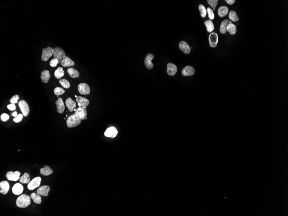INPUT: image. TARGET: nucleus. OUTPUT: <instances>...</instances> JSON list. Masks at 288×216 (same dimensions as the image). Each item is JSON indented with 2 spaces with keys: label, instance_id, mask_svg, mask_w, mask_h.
Segmentation results:
<instances>
[{
  "label": "nucleus",
  "instance_id": "nucleus-1",
  "mask_svg": "<svg viewBox=\"0 0 288 216\" xmlns=\"http://www.w3.org/2000/svg\"><path fill=\"white\" fill-rule=\"evenodd\" d=\"M30 197L23 194L19 196L16 200V205L18 208H25L29 206L31 204Z\"/></svg>",
  "mask_w": 288,
  "mask_h": 216
},
{
  "label": "nucleus",
  "instance_id": "nucleus-2",
  "mask_svg": "<svg viewBox=\"0 0 288 216\" xmlns=\"http://www.w3.org/2000/svg\"><path fill=\"white\" fill-rule=\"evenodd\" d=\"M81 121L82 120L78 117L75 114H72V115L69 117L67 119V126L68 128L75 127L79 126L80 124Z\"/></svg>",
  "mask_w": 288,
  "mask_h": 216
},
{
  "label": "nucleus",
  "instance_id": "nucleus-3",
  "mask_svg": "<svg viewBox=\"0 0 288 216\" xmlns=\"http://www.w3.org/2000/svg\"><path fill=\"white\" fill-rule=\"evenodd\" d=\"M54 55V49L53 48L48 47L42 49L41 59L43 61H47Z\"/></svg>",
  "mask_w": 288,
  "mask_h": 216
},
{
  "label": "nucleus",
  "instance_id": "nucleus-4",
  "mask_svg": "<svg viewBox=\"0 0 288 216\" xmlns=\"http://www.w3.org/2000/svg\"><path fill=\"white\" fill-rule=\"evenodd\" d=\"M54 49V58L58 59L59 61V63H61L62 60L63 59V57L66 56V54L64 50L61 48L60 47H55L53 48Z\"/></svg>",
  "mask_w": 288,
  "mask_h": 216
},
{
  "label": "nucleus",
  "instance_id": "nucleus-5",
  "mask_svg": "<svg viewBox=\"0 0 288 216\" xmlns=\"http://www.w3.org/2000/svg\"><path fill=\"white\" fill-rule=\"evenodd\" d=\"M18 106H19L21 111L22 112L23 116L25 117L28 116L29 114L30 109H29V106L27 102L24 100H21L18 103Z\"/></svg>",
  "mask_w": 288,
  "mask_h": 216
},
{
  "label": "nucleus",
  "instance_id": "nucleus-6",
  "mask_svg": "<svg viewBox=\"0 0 288 216\" xmlns=\"http://www.w3.org/2000/svg\"><path fill=\"white\" fill-rule=\"evenodd\" d=\"M41 178L38 176L34 178L28 185L27 188L29 190H33L40 186L41 183Z\"/></svg>",
  "mask_w": 288,
  "mask_h": 216
},
{
  "label": "nucleus",
  "instance_id": "nucleus-7",
  "mask_svg": "<svg viewBox=\"0 0 288 216\" xmlns=\"http://www.w3.org/2000/svg\"><path fill=\"white\" fill-rule=\"evenodd\" d=\"M74 114L78 117L81 120H86L87 116V113L86 108L83 107H79L76 111H75Z\"/></svg>",
  "mask_w": 288,
  "mask_h": 216
},
{
  "label": "nucleus",
  "instance_id": "nucleus-8",
  "mask_svg": "<svg viewBox=\"0 0 288 216\" xmlns=\"http://www.w3.org/2000/svg\"><path fill=\"white\" fill-rule=\"evenodd\" d=\"M154 55L152 54H148L146 55L144 59V63L146 68L151 70L154 67V64L152 63V60L154 58Z\"/></svg>",
  "mask_w": 288,
  "mask_h": 216
},
{
  "label": "nucleus",
  "instance_id": "nucleus-9",
  "mask_svg": "<svg viewBox=\"0 0 288 216\" xmlns=\"http://www.w3.org/2000/svg\"><path fill=\"white\" fill-rule=\"evenodd\" d=\"M78 90L82 95H89L90 93V87L86 83H80L78 85Z\"/></svg>",
  "mask_w": 288,
  "mask_h": 216
},
{
  "label": "nucleus",
  "instance_id": "nucleus-10",
  "mask_svg": "<svg viewBox=\"0 0 288 216\" xmlns=\"http://www.w3.org/2000/svg\"><path fill=\"white\" fill-rule=\"evenodd\" d=\"M21 173L18 171L14 172L13 171H9L6 175L7 179L9 181H16L20 179V176Z\"/></svg>",
  "mask_w": 288,
  "mask_h": 216
},
{
  "label": "nucleus",
  "instance_id": "nucleus-11",
  "mask_svg": "<svg viewBox=\"0 0 288 216\" xmlns=\"http://www.w3.org/2000/svg\"><path fill=\"white\" fill-rule=\"evenodd\" d=\"M218 42V35L216 33H211L209 36V42L210 46L211 48H215L217 46Z\"/></svg>",
  "mask_w": 288,
  "mask_h": 216
},
{
  "label": "nucleus",
  "instance_id": "nucleus-12",
  "mask_svg": "<svg viewBox=\"0 0 288 216\" xmlns=\"http://www.w3.org/2000/svg\"><path fill=\"white\" fill-rule=\"evenodd\" d=\"M117 134H118V131L116 128L114 127H111L108 128L105 131L104 136L107 137L114 138L116 136Z\"/></svg>",
  "mask_w": 288,
  "mask_h": 216
},
{
  "label": "nucleus",
  "instance_id": "nucleus-13",
  "mask_svg": "<svg viewBox=\"0 0 288 216\" xmlns=\"http://www.w3.org/2000/svg\"><path fill=\"white\" fill-rule=\"evenodd\" d=\"M76 101L78 103L79 107H83L86 108L90 103V102L88 99L80 96H78L77 97H76Z\"/></svg>",
  "mask_w": 288,
  "mask_h": 216
},
{
  "label": "nucleus",
  "instance_id": "nucleus-14",
  "mask_svg": "<svg viewBox=\"0 0 288 216\" xmlns=\"http://www.w3.org/2000/svg\"><path fill=\"white\" fill-rule=\"evenodd\" d=\"M177 71V67L175 64L170 63L167 65V73L170 76L175 75Z\"/></svg>",
  "mask_w": 288,
  "mask_h": 216
},
{
  "label": "nucleus",
  "instance_id": "nucleus-15",
  "mask_svg": "<svg viewBox=\"0 0 288 216\" xmlns=\"http://www.w3.org/2000/svg\"><path fill=\"white\" fill-rule=\"evenodd\" d=\"M195 73V70L192 66H186L182 71V74L184 76H192Z\"/></svg>",
  "mask_w": 288,
  "mask_h": 216
},
{
  "label": "nucleus",
  "instance_id": "nucleus-16",
  "mask_svg": "<svg viewBox=\"0 0 288 216\" xmlns=\"http://www.w3.org/2000/svg\"><path fill=\"white\" fill-rule=\"evenodd\" d=\"M50 190V188L48 185H43L39 188L37 189V194L43 196L47 197L48 196V192Z\"/></svg>",
  "mask_w": 288,
  "mask_h": 216
},
{
  "label": "nucleus",
  "instance_id": "nucleus-17",
  "mask_svg": "<svg viewBox=\"0 0 288 216\" xmlns=\"http://www.w3.org/2000/svg\"><path fill=\"white\" fill-rule=\"evenodd\" d=\"M179 48L185 54H189L191 52V49L189 45L185 41H181L179 43Z\"/></svg>",
  "mask_w": 288,
  "mask_h": 216
},
{
  "label": "nucleus",
  "instance_id": "nucleus-18",
  "mask_svg": "<svg viewBox=\"0 0 288 216\" xmlns=\"http://www.w3.org/2000/svg\"><path fill=\"white\" fill-rule=\"evenodd\" d=\"M57 111L59 114H62L65 110V105L61 97H59L58 100L55 102Z\"/></svg>",
  "mask_w": 288,
  "mask_h": 216
},
{
  "label": "nucleus",
  "instance_id": "nucleus-19",
  "mask_svg": "<svg viewBox=\"0 0 288 216\" xmlns=\"http://www.w3.org/2000/svg\"><path fill=\"white\" fill-rule=\"evenodd\" d=\"M66 106L70 112H73L74 109L76 108V103L71 97H69L65 102Z\"/></svg>",
  "mask_w": 288,
  "mask_h": 216
},
{
  "label": "nucleus",
  "instance_id": "nucleus-20",
  "mask_svg": "<svg viewBox=\"0 0 288 216\" xmlns=\"http://www.w3.org/2000/svg\"><path fill=\"white\" fill-rule=\"evenodd\" d=\"M61 63L63 67H73L75 65L74 62L72 61L68 57L66 56L63 57Z\"/></svg>",
  "mask_w": 288,
  "mask_h": 216
},
{
  "label": "nucleus",
  "instance_id": "nucleus-21",
  "mask_svg": "<svg viewBox=\"0 0 288 216\" xmlns=\"http://www.w3.org/2000/svg\"><path fill=\"white\" fill-rule=\"evenodd\" d=\"M24 188L21 184L20 183H16L13 186L12 188V192L14 195H21L23 192Z\"/></svg>",
  "mask_w": 288,
  "mask_h": 216
},
{
  "label": "nucleus",
  "instance_id": "nucleus-22",
  "mask_svg": "<svg viewBox=\"0 0 288 216\" xmlns=\"http://www.w3.org/2000/svg\"><path fill=\"white\" fill-rule=\"evenodd\" d=\"M0 193L3 195L7 194L10 189V185L9 183L7 181H3L0 183Z\"/></svg>",
  "mask_w": 288,
  "mask_h": 216
},
{
  "label": "nucleus",
  "instance_id": "nucleus-23",
  "mask_svg": "<svg viewBox=\"0 0 288 216\" xmlns=\"http://www.w3.org/2000/svg\"><path fill=\"white\" fill-rule=\"evenodd\" d=\"M232 23V22L231 21H229V20H225L223 21L221 23V26H220V30L221 33L223 34L226 33V32H227V28L229 24Z\"/></svg>",
  "mask_w": 288,
  "mask_h": 216
},
{
  "label": "nucleus",
  "instance_id": "nucleus-24",
  "mask_svg": "<svg viewBox=\"0 0 288 216\" xmlns=\"http://www.w3.org/2000/svg\"><path fill=\"white\" fill-rule=\"evenodd\" d=\"M50 77V74L49 71L48 70H44L41 73V79L44 83H48L49 81Z\"/></svg>",
  "mask_w": 288,
  "mask_h": 216
},
{
  "label": "nucleus",
  "instance_id": "nucleus-25",
  "mask_svg": "<svg viewBox=\"0 0 288 216\" xmlns=\"http://www.w3.org/2000/svg\"><path fill=\"white\" fill-rule=\"evenodd\" d=\"M229 12V9L227 6H221L218 10V15L221 17L226 16Z\"/></svg>",
  "mask_w": 288,
  "mask_h": 216
},
{
  "label": "nucleus",
  "instance_id": "nucleus-26",
  "mask_svg": "<svg viewBox=\"0 0 288 216\" xmlns=\"http://www.w3.org/2000/svg\"><path fill=\"white\" fill-rule=\"evenodd\" d=\"M41 174L44 176H48L53 173V170L48 166H45L40 170Z\"/></svg>",
  "mask_w": 288,
  "mask_h": 216
},
{
  "label": "nucleus",
  "instance_id": "nucleus-27",
  "mask_svg": "<svg viewBox=\"0 0 288 216\" xmlns=\"http://www.w3.org/2000/svg\"><path fill=\"white\" fill-rule=\"evenodd\" d=\"M67 73H68L70 77L73 78H79L80 77V73L78 70L74 68H69L68 69Z\"/></svg>",
  "mask_w": 288,
  "mask_h": 216
},
{
  "label": "nucleus",
  "instance_id": "nucleus-28",
  "mask_svg": "<svg viewBox=\"0 0 288 216\" xmlns=\"http://www.w3.org/2000/svg\"><path fill=\"white\" fill-rule=\"evenodd\" d=\"M30 198L36 204H40L42 202V198L38 194L33 192L30 195Z\"/></svg>",
  "mask_w": 288,
  "mask_h": 216
},
{
  "label": "nucleus",
  "instance_id": "nucleus-29",
  "mask_svg": "<svg viewBox=\"0 0 288 216\" xmlns=\"http://www.w3.org/2000/svg\"><path fill=\"white\" fill-rule=\"evenodd\" d=\"M64 71L63 68L61 67H59L55 71L54 75L56 79H60L64 76Z\"/></svg>",
  "mask_w": 288,
  "mask_h": 216
},
{
  "label": "nucleus",
  "instance_id": "nucleus-30",
  "mask_svg": "<svg viewBox=\"0 0 288 216\" xmlns=\"http://www.w3.org/2000/svg\"><path fill=\"white\" fill-rule=\"evenodd\" d=\"M227 31L232 35L235 34L237 32L236 26L233 23H230L227 28Z\"/></svg>",
  "mask_w": 288,
  "mask_h": 216
},
{
  "label": "nucleus",
  "instance_id": "nucleus-31",
  "mask_svg": "<svg viewBox=\"0 0 288 216\" xmlns=\"http://www.w3.org/2000/svg\"><path fill=\"white\" fill-rule=\"evenodd\" d=\"M204 24L207 28V31L208 33H211L214 30V23L210 20H208L205 21L204 22Z\"/></svg>",
  "mask_w": 288,
  "mask_h": 216
},
{
  "label": "nucleus",
  "instance_id": "nucleus-32",
  "mask_svg": "<svg viewBox=\"0 0 288 216\" xmlns=\"http://www.w3.org/2000/svg\"><path fill=\"white\" fill-rule=\"evenodd\" d=\"M30 176L28 173H25L20 179V183L28 184L30 182Z\"/></svg>",
  "mask_w": 288,
  "mask_h": 216
},
{
  "label": "nucleus",
  "instance_id": "nucleus-33",
  "mask_svg": "<svg viewBox=\"0 0 288 216\" xmlns=\"http://www.w3.org/2000/svg\"><path fill=\"white\" fill-rule=\"evenodd\" d=\"M229 17L231 20L234 22H236L239 20V17L238 14L236 11L234 10H231L229 12Z\"/></svg>",
  "mask_w": 288,
  "mask_h": 216
},
{
  "label": "nucleus",
  "instance_id": "nucleus-34",
  "mask_svg": "<svg viewBox=\"0 0 288 216\" xmlns=\"http://www.w3.org/2000/svg\"><path fill=\"white\" fill-rule=\"evenodd\" d=\"M59 83L65 89H68L70 87V84L68 81L65 79H61L59 81Z\"/></svg>",
  "mask_w": 288,
  "mask_h": 216
},
{
  "label": "nucleus",
  "instance_id": "nucleus-35",
  "mask_svg": "<svg viewBox=\"0 0 288 216\" xmlns=\"http://www.w3.org/2000/svg\"><path fill=\"white\" fill-rule=\"evenodd\" d=\"M198 8H199V10L200 11V14H201V16L203 18L206 17V14H207V10H206L205 7L202 4H200L198 6Z\"/></svg>",
  "mask_w": 288,
  "mask_h": 216
},
{
  "label": "nucleus",
  "instance_id": "nucleus-36",
  "mask_svg": "<svg viewBox=\"0 0 288 216\" xmlns=\"http://www.w3.org/2000/svg\"><path fill=\"white\" fill-rule=\"evenodd\" d=\"M54 92L55 95L58 97L59 95H62L63 94H64L65 93V91L62 88L58 87L55 88Z\"/></svg>",
  "mask_w": 288,
  "mask_h": 216
},
{
  "label": "nucleus",
  "instance_id": "nucleus-37",
  "mask_svg": "<svg viewBox=\"0 0 288 216\" xmlns=\"http://www.w3.org/2000/svg\"><path fill=\"white\" fill-rule=\"evenodd\" d=\"M218 0H207L208 4L213 8L214 10H215L216 7L218 3Z\"/></svg>",
  "mask_w": 288,
  "mask_h": 216
},
{
  "label": "nucleus",
  "instance_id": "nucleus-38",
  "mask_svg": "<svg viewBox=\"0 0 288 216\" xmlns=\"http://www.w3.org/2000/svg\"><path fill=\"white\" fill-rule=\"evenodd\" d=\"M207 11L208 12V16L210 20H213L214 18V14L213 10L210 7L207 8Z\"/></svg>",
  "mask_w": 288,
  "mask_h": 216
},
{
  "label": "nucleus",
  "instance_id": "nucleus-39",
  "mask_svg": "<svg viewBox=\"0 0 288 216\" xmlns=\"http://www.w3.org/2000/svg\"><path fill=\"white\" fill-rule=\"evenodd\" d=\"M58 63H59V61H58V59L54 58L50 61L49 64L50 67H56Z\"/></svg>",
  "mask_w": 288,
  "mask_h": 216
},
{
  "label": "nucleus",
  "instance_id": "nucleus-40",
  "mask_svg": "<svg viewBox=\"0 0 288 216\" xmlns=\"http://www.w3.org/2000/svg\"><path fill=\"white\" fill-rule=\"evenodd\" d=\"M19 99V95H16L12 97V98L10 99V103L14 104H16L18 102V101Z\"/></svg>",
  "mask_w": 288,
  "mask_h": 216
},
{
  "label": "nucleus",
  "instance_id": "nucleus-41",
  "mask_svg": "<svg viewBox=\"0 0 288 216\" xmlns=\"http://www.w3.org/2000/svg\"><path fill=\"white\" fill-rule=\"evenodd\" d=\"M23 114H19L18 115V116L16 117L15 118H14V122L16 123H18L20 122L21 121H22V118H23Z\"/></svg>",
  "mask_w": 288,
  "mask_h": 216
},
{
  "label": "nucleus",
  "instance_id": "nucleus-42",
  "mask_svg": "<svg viewBox=\"0 0 288 216\" xmlns=\"http://www.w3.org/2000/svg\"><path fill=\"white\" fill-rule=\"evenodd\" d=\"M9 116L7 114H5V113L3 114L1 116V120L3 122L7 121L9 119Z\"/></svg>",
  "mask_w": 288,
  "mask_h": 216
},
{
  "label": "nucleus",
  "instance_id": "nucleus-43",
  "mask_svg": "<svg viewBox=\"0 0 288 216\" xmlns=\"http://www.w3.org/2000/svg\"><path fill=\"white\" fill-rule=\"evenodd\" d=\"M7 108L9 110H11V111L15 110L16 109V108L15 105L14 104H9L7 106Z\"/></svg>",
  "mask_w": 288,
  "mask_h": 216
},
{
  "label": "nucleus",
  "instance_id": "nucleus-44",
  "mask_svg": "<svg viewBox=\"0 0 288 216\" xmlns=\"http://www.w3.org/2000/svg\"><path fill=\"white\" fill-rule=\"evenodd\" d=\"M225 1L227 2L228 4H229V5H232L236 1L235 0H226Z\"/></svg>",
  "mask_w": 288,
  "mask_h": 216
},
{
  "label": "nucleus",
  "instance_id": "nucleus-45",
  "mask_svg": "<svg viewBox=\"0 0 288 216\" xmlns=\"http://www.w3.org/2000/svg\"><path fill=\"white\" fill-rule=\"evenodd\" d=\"M18 115H17V112L16 111L14 112L13 114H12V116L13 117H16L18 116Z\"/></svg>",
  "mask_w": 288,
  "mask_h": 216
},
{
  "label": "nucleus",
  "instance_id": "nucleus-46",
  "mask_svg": "<svg viewBox=\"0 0 288 216\" xmlns=\"http://www.w3.org/2000/svg\"><path fill=\"white\" fill-rule=\"evenodd\" d=\"M75 97H77V96H76V95H75Z\"/></svg>",
  "mask_w": 288,
  "mask_h": 216
}]
</instances>
